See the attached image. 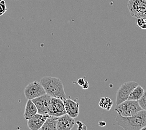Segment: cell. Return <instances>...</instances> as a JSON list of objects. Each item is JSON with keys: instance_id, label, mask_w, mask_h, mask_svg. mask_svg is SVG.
I'll use <instances>...</instances> for the list:
<instances>
[{"instance_id": "cell-1", "label": "cell", "mask_w": 146, "mask_h": 130, "mask_svg": "<svg viewBox=\"0 0 146 130\" xmlns=\"http://www.w3.org/2000/svg\"><path fill=\"white\" fill-rule=\"evenodd\" d=\"M115 119L117 125L125 130H141L146 126V110L142 109L127 117L118 114Z\"/></svg>"}, {"instance_id": "cell-2", "label": "cell", "mask_w": 146, "mask_h": 130, "mask_svg": "<svg viewBox=\"0 0 146 130\" xmlns=\"http://www.w3.org/2000/svg\"><path fill=\"white\" fill-rule=\"evenodd\" d=\"M40 83L44 87L46 94L50 95L51 97L62 99L66 98L64 85L59 78L52 76H45L41 78Z\"/></svg>"}, {"instance_id": "cell-3", "label": "cell", "mask_w": 146, "mask_h": 130, "mask_svg": "<svg viewBox=\"0 0 146 130\" xmlns=\"http://www.w3.org/2000/svg\"><path fill=\"white\" fill-rule=\"evenodd\" d=\"M142 110L138 101L127 99L116 106L115 111L124 117L131 116Z\"/></svg>"}, {"instance_id": "cell-4", "label": "cell", "mask_w": 146, "mask_h": 130, "mask_svg": "<svg viewBox=\"0 0 146 130\" xmlns=\"http://www.w3.org/2000/svg\"><path fill=\"white\" fill-rule=\"evenodd\" d=\"M127 8L132 17H146V0H129Z\"/></svg>"}, {"instance_id": "cell-5", "label": "cell", "mask_w": 146, "mask_h": 130, "mask_svg": "<svg viewBox=\"0 0 146 130\" xmlns=\"http://www.w3.org/2000/svg\"><path fill=\"white\" fill-rule=\"evenodd\" d=\"M138 85V83L134 81H130L123 83L117 90V94H116V105L121 104L122 102L127 100L132 90Z\"/></svg>"}, {"instance_id": "cell-6", "label": "cell", "mask_w": 146, "mask_h": 130, "mask_svg": "<svg viewBox=\"0 0 146 130\" xmlns=\"http://www.w3.org/2000/svg\"><path fill=\"white\" fill-rule=\"evenodd\" d=\"M24 94L27 99H33L46 94L45 89L40 82L33 81L26 86Z\"/></svg>"}, {"instance_id": "cell-7", "label": "cell", "mask_w": 146, "mask_h": 130, "mask_svg": "<svg viewBox=\"0 0 146 130\" xmlns=\"http://www.w3.org/2000/svg\"><path fill=\"white\" fill-rule=\"evenodd\" d=\"M48 114L52 116H56V117H60L66 114L63 99L52 97L50 104L48 106Z\"/></svg>"}, {"instance_id": "cell-8", "label": "cell", "mask_w": 146, "mask_h": 130, "mask_svg": "<svg viewBox=\"0 0 146 130\" xmlns=\"http://www.w3.org/2000/svg\"><path fill=\"white\" fill-rule=\"evenodd\" d=\"M51 98L52 97L50 95L45 94L38 98L32 99L38 109V113L41 115L48 114V106L51 103Z\"/></svg>"}, {"instance_id": "cell-9", "label": "cell", "mask_w": 146, "mask_h": 130, "mask_svg": "<svg viewBox=\"0 0 146 130\" xmlns=\"http://www.w3.org/2000/svg\"><path fill=\"white\" fill-rule=\"evenodd\" d=\"M50 115L48 114L41 115L39 114V113H37L33 117L28 120V126L29 129H30L31 130L41 129L46 119Z\"/></svg>"}, {"instance_id": "cell-10", "label": "cell", "mask_w": 146, "mask_h": 130, "mask_svg": "<svg viewBox=\"0 0 146 130\" xmlns=\"http://www.w3.org/2000/svg\"><path fill=\"white\" fill-rule=\"evenodd\" d=\"M74 118L66 114L58 118L57 130H71L75 125Z\"/></svg>"}, {"instance_id": "cell-11", "label": "cell", "mask_w": 146, "mask_h": 130, "mask_svg": "<svg viewBox=\"0 0 146 130\" xmlns=\"http://www.w3.org/2000/svg\"><path fill=\"white\" fill-rule=\"evenodd\" d=\"M63 101L66 113L72 118H77L79 114V103L71 99L65 98Z\"/></svg>"}, {"instance_id": "cell-12", "label": "cell", "mask_w": 146, "mask_h": 130, "mask_svg": "<svg viewBox=\"0 0 146 130\" xmlns=\"http://www.w3.org/2000/svg\"><path fill=\"white\" fill-rule=\"evenodd\" d=\"M37 113H38V109L36 108L35 103H33L32 99H28L25 106L24 115H23L24 118L26 120H28L33 117Z\"/></svg>"}, {"instance_id": "cell-13", "label": "cell", "mask_w": 146, "mask_h": 130, "mask_svg": "<svg viewBox=\"0 0 146 130\" xmlns=\"http://www.w3.org/2000/svg\"><path fill=\"white\" fill-rule=\"evenodd\" d=\"M58 117L49 116L46 119L44 125H42L41 129L42 130H56L57 129Z\"/></svg>"}, {"instance_id": "cell-14", "label": "cell", "mask_w": 146, "mask_h": 130, "mask_svg": "<svg viewBox=\"0 0 146 130\" xmlns=\"http://www.w3.org/2000/svg\"><path fill=\"white\" fill-rule=\"evenodd\" d=\"M144 91L145 90L144 89V88H142L141 86L138 85L137 86H136L133 90H132L131 95H129L128 99L139 101V99H140L142 97V96L143 95Z\"/></svg>"}, {"instance_id": "cell-15", "label": "cell", "mask_w": 146, "mask_h": 130, "mask_svg": "<svg viewBox=\"0 0 146 130\" xmlns=\"http://www.w3.org/2000/svg\"><path fill=\"white\" fill-rule=\"evenodd\" d=\"M112 105H113V102L111 98L108 97H103L101 98L99 103V106L102 109H104L106 111H109L112 107Z\"/></svg>"}, {"instance_id": "cell-16", "label": "cell", "mask_w": 146, "mask_h": 130, "mask_svg": "<svg viewBox=\"0 0 146 130\" xmlns=\"http://www.w3.org/2000/svg\"><path fill=\"white\" fill-rule=\"evenodd\" d=\"M136 23L139 28L142 29H146V17L137 18Z\"/></svg>"}, {"instance_id": "cell-17", "label": "cell", "mask_w": 146, "mask_h": 130, "mask_svg": "<svg viewBox=\"0 0 146 130\" xmlns=\"http://www.w3.org/2000/svg\"><path fill=\"white\" fill-rule=\"evenodd\" d=\"M138 101L142 109L146 110V91H144L143 95L142 96V97L139 99Z\"/></svg>"}, {"instance_id": "cell-18", "label": "cell", "mask_w": 146, "mask_h": 130, "mask_svg": "<svg viewBox=\"0 0 146 130\" xmlns=\"http://www.w3.org/2000/svg\"><path fill=\"white\" fill-rule=\"evenodd\" d=\"M7 10L8 8L6 5V2L5 0H3V1L0 2V16L4 15L7 11Z\"/></svg>"}, {"instance_id": "cell-19", "label": "cell", "mask_w": 146, "mask_h": 130, "mask_svg": "<svg viewBox=\"0 0 146 130\" xmlns=\"http://www.w3.org/2000/svg\"><path fill=\"white\" fill-rule=\"evenodd\" d=\"M76 123H77L78 125V129L79 130H82V129H86L87 128H86V125L84 124V123H82L81 121H76Z\"/></svg>"}, {"instance_id": "cell-20", "label": "cell", "mask_w": 146, "mask_h": 130, "mask_svg": "<svg viewBox=\"0 0 146 130\" xmlns=\"http://www.w3.org/2000/svg\"><path fill=\"white\" fill-rule=\"evenodd\" d=\"M85 83H86V81H85V80H84L83 78H80V79H79L78 80V85H79V86H83V85H84Z\"/></svg>"}, {"instance_id": "cell-21", "label": "cell", "mask_w": 146, "mask_h": 130, "mask_svg": "<svg viewBox=\"0 0 146 130\" xmlns=\"http://www.w3.org/2000/svg\"><path fill=\"white\" fill-rule=\"evenodd\" d=\"M82 88L84 89H88L89 88V83H88V82L87 81H86V83H84V85L82 86Z\"/></svg>"}, {"instance_id": "cell-22", "label": "cell", "mask_w": 146, "mask_h": 130, "mask_svg": "<svg viewBox=\"0 0 146 130\" xmlns=\"http://www.w3.org/2000/svg\"><path fill=\"white\" fill-rule=\"evenodd\" d=\"M106 122H104V121H100V122H99V126H102V127H103V126H104L105 125H106Z\"/></svg>"}, {"instance_id": "cell-23", "label": "cell", "mask_w": 146, "mask_h": 130, "mask_svg": "<svg viewBox=\"0 0 146 130\" xmlns=\"http://www.w3.org/2000/svg\"><path fill=\"white\" fill-rule=\"evenodd\" d=\"M141 130H146V126H144V127L142 128L141 129Z\"/></svg>"}, {"instance_id": "cell-24", "label": "cell", "mask_w": 146, "mask_h": 130, "mask_svg": "<svg viewBox=\"0 0 146 130\" xmlns=\"http://www.w3.org/2000/svg\"><path fill=\"white\" fill-rule=\"evenodd\" d=\"M3 1V0H0V2H1V1Z\"/></svg>"}]
</instances>
